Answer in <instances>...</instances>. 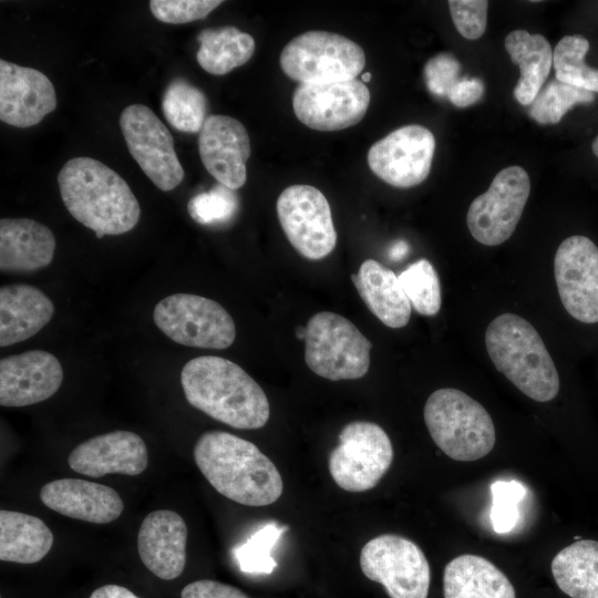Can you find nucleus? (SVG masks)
Instances as JSON below:
<instances>
[{
    "label": "nucleus",
    "instance_id": "4468645a",
    "mask_svg": "<svg viewBox=\"0 0 598 598\" xmlns=\"http://www.w3.org/2000/svg\"><path fill=\"white\" fill-rule=\"evenodd\" d=\"M554 274L566 311L584 323L598 322V247L586 236L574 235L557 248Z\"/></svg>",
    "mask_w": 598,
    "mask_h": 598
},
{
    "label": "nucleus",
    "instance_id": "0eeeda50",
    "mask_svg": "<svg viewBox=\"0 0 598 598\" xmlns=\"http://www.w3.org/2000/svg\"><path fill=\"white\" fill-rule=\"evenodd\" d=\"M365 54L352 40L328 31H308L293 38L280 54L283 73L300 84H324L355 79Z\"/></svg>",
    "mask_w": 598,
    "mask_h": 598
},
{
    "label": "nucleus",
    "instance_id": "dca6fc26",
    "mask_svg": "<svg viewBox=\"0 0 598 598\" xmlns=\"http://www.w3.org/2000/svg\"><path fill=\"white\" fill-rule=\"evenodd\" d=\"M370 92L352 79L324 84H299L292 95L297 118L317 131H339L359 123L367 113Z\"/></svg>",
    "mask_w": 598,
    "mask_h": 598
},
{
    "label": "nucleus",
    "instance_id": "39448f33",
    "mask_svg": "<svg viewBox=\"0 0 598 598\" xmlns=\"http://www.w3.org/2000/svg\"><path fill=\"white\" fill-rule=\"evenodd\" d=\"M423 415L433 442L452 460L476 461L495 445L489 413L463 391L453 388L434 391L425 402Z\"/></svg>",
    "mask_w": 598,
    "mask_h": 598
},
{
    "label": "nucleus",
    "instance_id": "5701e85b",
    "mask_svg": "<svg viewBox=\"0 0 598 598\" xmlns=\"http://www.w3.org/2000/svg\"><path fill=\"white\" fill-rule=\"evenodd\" d=\"M55 237L45 225L30 218L0 220V269L2 272H29L49 266L55 250Z\"/></svg>",
    "mask_w": 598,
    "mask_h": 598
},
{
    "label": "nucleus",
    "instance_id": "f3484780",
    "mask_svg": "<svg viewBox=\"0 0 598 598\" xmlns=\"http://www.w3.org/2000/svg\"><path fill=\"white\" fill-rule=\"evenodd\" d=\"M49 78L37 69L0 60V120L25 128L40 123L56 107Z\"/></svg>",
    "mask_w": 598,
    "mask_h": 598
},
{
    "label": "nucleus",
    "instance_id": "c85d7f7f",
    "mask_svg": "<svg viewBox=\"0 0 598 598\" xmlns=\"http://www.w3.org/2000/svg\"><path fill=\"white\" fill-rule=\"evenodd\" d=\"M559 589L571 598H598V542L580 539L563 548L551 561Z\"/></svg>",
    "mask_w": 598,
    "mask_h": 598
},
{
    "label": "nucleus",
    "instance_id": "a18cd8bd",
    "mask_svg": "<svg viewBox=\"0 0 598 598\" xmlns=\"http://www.w3.org/2000/svg\"><path fill=\"white\" fill-rule=\"evenodd\" d=\"M591 147H592L594 154L598 157V135H597V137L594 140L592 146H591Z\"/></svg>",
    "mask_w": 598,
    "mask_h": 598
},
{
    "label": "nucleus",
    "instance_id": "4be33fe9",
    "mask_svg": "<svg viewBox=\"0 0 598 598\" xmlns=\"http://www.w3.org/2000/svg\"><path fill=\"white\" fill-rule=\"evenodd\" d=\"M40 498L47 507L61 515L94 524L115 520L124 508L115 489L80 478L49 482L41 488Z\"/></svg>",
    "mask_w": 598,
    "mask_h": 598
},
{
    "label": "nucleus",
    "instance_id": "423d86ee",
    "mask_svg": "<svg viewBox=\"0 0 598 598\" xmlns=\"http://www.w3.org/2000/svg\"><path fill=\"white\" fill-rule=\"evenodd\" d=\"M371 348L355 324L338 313L318 312L307 323L305 361L321 378L331 381L362 378L370 367Z\"/></svg>",
    "mask_w": 598,
    "mask_h": 598
},
{
    "label": "nucleus",
    "instance_id": "49530a36",
    "mask_svg": "<svg viewBox=\"0 0 598 598\" xmlns=\"http://www.w3.org/2000/svg\"><path fill=\"white\" fill-rule=\"evenodd\" d=\"M370 80H371V73H364V74L361 75V81H362L363 83H367V82H369Z\"/></svg>",
    "mask_w": 598,
    "mask_h": 598
},
{
    "label": "nucleus",
    "instance_id": "2f4dec72",
    "mask_svg": "<svg viewBox=\"0 0 598 598\" xmlns=\"http://www.w3.org/2000/svg\"><path fill=\"white\" fill-rule=\"evenodd\" d=\"M588 50L589 42L586 38L578 34L566 35L553 51V65L558 81L598 93V69L585 63Z\"/></svg>",
    "mask_w": 598,
    "mask_h": 598
},
{
    "label": "nucleus",
    "instance_id": "412c9836",
    "mask_svg": "<svg viewBox=\"0 0 598 598\" xmlns=\"http://www.w3.org/2000/svg\"><path fill=\"white\" fill-rule=\"evenodd\" d=\"M187 526L169 509L151 512L137 534V550L144 566L155 576L172 580L182 575L186 564Z\"/></svg>",
    "mask_w": 598,
    "mask_h": 598
},
{
    "label": "nucleus",
    "instance_id": "79ce46f5",
    "mask_svg": "<svg viewBox=\"0 0 598 598\" xmlns=\"http://www.w3.org/2000/svg\"><path fill=\"white\" fill-rule=\"evenodd\" d=\"M484 83L477 78H462L451 89L447 97L457 107L470 106L484 94Z\"/></svg>",
    "mask_w": 598,
    "mask_h": 598
},
{
    "label": "nucleus",
    "instance_id": "37998d69",
    "mask_svg": "<svg viewBox=\"0 0 598 598\" xmlns=\"http://www.w3.org/2000/svg\"><path fill=\"white\" fill-rule=\"evenodd\" d=\"M90 598H140L127 588L120 585H104L95 589Z\"/></svg>",
    "mask_w": 598,
    "mask_h": 598
},
{
    "label": "nucleus",
    "instance_id": "f8f14e48",
    "mask_svg": "<svg viewBox=\"0 0 598 598\" xmlns=\"http://www.w3.org/2000/svg\"><path fill=\"white\" fill-rule=\"evenodd\" d=\"M530 193L527 172L517 165L502 169L488 189L470 205L466 223L478 243L497 246L514 233Z\"/></svg>",
    "mask_w": 598,
    "mask_h": 598
},
{
    "label": "nucleus",
    "instance_id": "4c0bfd02",
    "mask_svg": "<svg viewBox=\"0 0 598 598\" xmlns=\"http://www.w3.org/2000/svg\"><path fill=\"white\" fill-rule=\"evenodd\" d=\"M221 3L218 0H151L150 9L157 20L181 24L206 18Z\"/></svg>",
    "mask_w": 598,
    "mask_h": 598
},
{
    "label": "nucleus",
    "instance_id": "393cba45",
    "mask_svg": "<svg viewBox=\"0 0 598 598\" xmlns=\"http://www.w3.org/2000/svg\"><path fill=\"white\" fill-rule=\"evenodd\" d=\"M351 279L369 310L383 324L394 329L408 324L412 307L394 271L367 259Z\"/></svg>",
    "mask_w": 598,
    "mask_h": 598
},
{
    "label": "nucleus",
    "instance_id": "bb28decb",
    "mask_svg": "<svg viewBox=\"0 0 598 598\" xmlns=\"http://www.w3.org/2000/svg\"><path fill=\"white\" fill-rule=\"evenodd\" d=\"M505 49L513 63L520 70L514 89L515 99L522 105H529L548 78L553 65V50L542 34L526 30H515L505 38Z\"/></svg>",
    "mask_w": 598,
    "mask_h": 598
},
{
    "label": "nucleus",
    "instance_id": "f257e3e1",
    "mask_svg": "<svg viewBox=\"0 0 598 598\" xmlns=\"http://www.w3.org/2000/svg\"><path fill=\"white\" fill-rule=\"evenodd\" d=\"M194 460L208 483L223 496L247 506H267L282 494L281 475L254 443L223 431L204 433Z\"/></svg>",
    "mask_w": 598,
    "mask_h": 598
},
{
    "label": "nucleus",
    "instance_id": "9d476101",
    "mask_svg": "<svg viewBox=\"0 0 598 598\" xmlns=\"http://www.w3.org/2000/svg\"><path fill=\"white\" fill-rule=\"evenodd\" d=\"M361 570L377 581L390 598H427L431 570L422 549L396 534L369 540L360 553Z\"/></svg>",
    "mask_w": 598,
    "mask_h": 598
},
{
    "label": "nucleus",
    "instance_id": "f03ea898",
    "mask_svg": "<svg viewBox=\"0 0 598 598\" xmlns=\"http://www.w3.org/2000/svg\"><path fill=\"white\" fill-rule=\"evenodd\" d=\"M58 184L68 212L97 238L125 234L140 220L141 207L128 184L95 158L69 159L58 174Z\"/></svg>",
    "mask_w": 598,
    "mask_h": 598
},
{
    "label": "nucleus",
    "instance_id": "a19ab883",
    "mask_svg": "<svg viewBox=\"0 0 598 598\" xmlns=\"http://www.w3.org/2000/svg\"><path fill=\"white\" fill-rule=\"evenodd\" d=\"M181 598H249L238 588L216 580L202 579L186 585Z\"/></svg>",
    "mask_w": 598,
    "mask_h": 598
},
{
    "label": "nucleus",
    "instance_id": "7c9ffc66",
    "mask_svg": "<svg viewBox=\"0 0 598 598\" xmlns=\"http://www.w3.org/2000/svg\"><path fill=\"white\" fill-rule=\"evenodd\" d=\"M207 109L208 102L204 92L181 78L171 81L163 94V114L166 121L181 132H200L207 118Z\"/></svg>",
    "mask_w": 598,
    "mask_h": 598
},
{
    "label": "nucleus",
    "instance_id": "cd10ccee",
    "mask_svg": "<svg viewBox=\"0 0 598 598\" xmlns=\"http://www.w3.org/2000/svg\"><path fill=\"white\" fill-rule=\"evenodd\" d=\"M53 534L45 523L32 515L0 511V559L34 564L50 551Z\"/></svg>",
    "mask_w": 598,
    "mask_h": 598
},
{
    "label": "nucleus",
    "instance_id": "72a5a7b5",
    "mask_svg": "<svg viewBox=\"0 0 598 598\" xmlns=\"http://www.w3.org/2000/svg\"><path fill=\"white\" fill-rule=\"evenodd\" d=\"M594 100V93L555 79L540 89L530 104L529 115L539 124H556L574 105Z\"/></svg>",
    "mask_w": 598,
    "mask_h": 598
},
{
    "label": "nucleus",
    "instance_id": "f704fd0d",
    "mask_svg": "<svg viewBox=\"0 0 598 598\" xmlns=\"http://www.w3.org/2000/svg\"><path fill=\"white\" fill-rule=\"evenodd\" d=\"M287 525L270 522L259 528L251 537L235 549L239 568L244 573L268 575L277 567L271 551L280 538L288 530Z\"/></svg>",
    "mask_w": 598,
    "mask_h": 598
},
{
    "label": "nucleus",
    "instance_id": "473e14b6",
    "mask_svg": "<svg viewBox=\"0 0 598 598\" xmlns=\"http://www.w3.org/2000/svg\"><path fill=\"white\" fill-rule=\"evenodd\" d=\"M398 278L411 307L417 313L431 317L440 311L442 303L440 278L427 259L414 261Z\"/></svg>",
    "mask_w": 598,
    "mask_h": 598
},
{
    "label": "nucleus",
    "instance_id": "6e6552de",
    "mask_svg": "<svg viewBox=\"0 0 598 598\" xmlns=\"http://www.w3.org/2000/svg\"><path fill=\"white\" fill-rule=\"evenodd\" d=\"M156 327L176 343L226 349L236 338L231 316L217 301L192 293H174L154 307Z\"/></svg>",
    "mask_w": 598,
    "mask_h": 598
},
{
    "label": "nucleus",
    "instance_id": "2eb2a0df",
    "mask_svg": "<svg viewBox=\"0 0 598 598\" xmlns=\"http://www.w3.org/2000/svg\"><path fill=\"white\" fill-rule=\"evenodd\" d=\"M434 150L435 138L429 128L406 125L374 143L368 152V164L386 184L409 188L429 176Z\"/></svg>",
    "mask_w": 598,
    "mask_h": 598
},
{
    "label": "nucleus",
    "instance_id": "a211bd4d",
    "mask_svg": "<svg viewBox=\"0 0 598 598\" xmlns=\"http://www.w3.org/2000/svg\"><path fill=\"white\" fill-rule=\"evenodd\" d=\"M63 369L52 353L30 350L0 361V404L18 408L51 398L61 386Z\"/></svg>",
    "mask_w": 598,
    "mask_h": 598
},
{
    "label": "nucleus",
    "instance_id": "c9c22d12",
    "mask_svg": "<svg viewBox=\"0 0 598 598\" xmlns=\"http://www.w3.org/2000/svg\"><path fill=\"white\" fill-rule=\"evenodd\" d=\"M239 209L235 190L217 183L212 189L192 197L187 210L192 219L205 226H219L230 223Z\"/></svg>",
    "mask_w": 598,
    "mask_h": 598
},
{
    "label": "nucleus",
    "instance_id": "c756f323",
    "mask_svg": "<svg viewBox=\"0 0 598 598\" xmlns=\"http://www.w3.org/2000/svg\"><path fill=\"white\" fill-rule=\"evenodd\" d=\"M197 39V62L203 70L214 75L229 73L248 62L255 52L254 38L231 25L205 29Z\"/></svg>",
    "mask_w": 598,
    "mask_h": 598
},
{
    "label": "nucleus",
    "instance_id": "aec40b11",
    "mask_svg": "<svg viewBox=\"0 0 598 598\" xmlns=\"http://www.w3.org/2000/svg\"><path fill=\"white\" fill-rule=\"evenodd\" d=\"M76 473L91 477L106 474L135 476L148 464L144 440L131 431H113L80 443L68 457Z\"/></svg>",
    "mask_w": 598,
    "mask_h": 598
},
{
    "label": "nucleus",
    "instance_id": "e433bc0d",
    "mask_svg": "<svg viewBox=\"0 0 598 598\" xmlns=\"http://www.w3.org/2000/svg\"><path fill=\"white\" fill-rule=\"evenodd\" d=\"M492 507L489 518L498 534L511 532L519 519V503L526 488L517 481H496L491 485Z\"/></svg>",
    "mask_w": 598,
    "mask_h": 598
},
{
    "label": "nucleus",
    "instance_id": "58836bf2",
    "mask_svg": "<svg viewBox=\"0 0 598 598\" xmlns=\"http://www.w3.org/2000/svg\"><path fill=\"white\" fill-rule=\"evenodd\" d=\"M488 2L485 0H451L448 8L457 31L467 40L483 35L487 22Z\"/></svg>",
    "mask_w": 598,
    "mask_h": 598
},
{
    "label": "nucleus",
    "instance_id": "c03bdc74",
    "mask_svg": "<svg viewBox=\"0 0 598 598\" xmlns=\"http://www.w3.org/2000/svg\"><path fill=\"white\" fill-rule=\"evenodd\" d=\"M409 250V246L404 240H396L389 249V257L393 260L403 258Z\"/></svg>",
    "mask_w": 598,
    "mask_h": 598
},
{
    "label": "nucleus",
    "instance_id": "7ed1b4c3",
    "mask_svg": "<svg viewBox=\"0 0 598 598\" xmlns=\"http://www.w3.org/2000/svg\"><path fill=\"white\" fill-rule=\"evenodd\" d=\"M181 383L188 403L210 417L240 430L266 425L270 415L261 386L238 364L216 355L185 363Z\"/></svg>",
    "mask_w": 598,
    "mask_h": 598
},
{
    "label": "nucleus",
    "instance_id": "b1692460",
    "mask_svg": "<svg viewBox=\"0 0 598 598\" xmlns=\"http://www.w3.org/2000/svg\"><path fill=\"white\" fill-rule=\"evenodd\" d=\"M54 315L52 300L27 283L0 289V346L8 347L37 334Z\"/></svg>",
    "mask_w": 598,
    "mask_h": 598
},
{
    "label": "nucleus",
    "instance_id": "ddd939ff",
    "mask_svg": "<svg viewBox=\"0 0 598 598\" xmlns=\"http://www.w3.org/2000/svg\"><path fill=\"white\" fill-rule=\"evenodd\" d=\"M281 228L292 247L305 258L318 260L336 247L331 208L324 195L310 185H291L277 199Z\"/></svg>",
    "mask_w": 598,
    "mask_h": 598
},
{
    "label": "nucleus",
    "instance_id": "6ab92c4d",
    "mask_svg": "<svg viewBox=\"0 0 598 598\" xmlns=\"http://www.w3.org/2000/svg\"><path fill=\"white\" fill-rule=\"evenodd\" d=\"M198 152L206 171L220 184L236 190L247 178L250 140L245 126L227 115H209L198 137Z\"/></svg>",
    "mask_w": 598,
    "mask_h": 598
},
{
    "label": "nucleus",
    "instance_id": "a878e982",
    "mask_svg": "<svg viewBox=\"0 0 598 598\" xmlns=\"http://www.w3.org/2000/svg\"><path fill=\"white\" fill-rule=\"evenodd\" d=\"M444 598H516L507 576L488 559L464 554L448 561L443 574Z\"/></svg>",
    "mask_w": 598,
    "mask_h": 598
},
{
    "label": "nucleus",
    "instance_id": "9b49d317",
    "mask_svg": "<svg viewBox=\"0 0 598 598\" xmlns=\"http://www.w3.org/2000/svg\"><path fill=\"white\" fill-rule=\"evenodd\" d=\"M120 127L132 157L157 188L168 192L182 183L184 168L174 138L150 107L138 103L126 106Z\"/></svg>",
    "mask_w": 598,
    "mask_h": 598
},
{
    "label": "nucleus",
    "instance_id": "ea45409f",
    "mask_svg": "<svg viewBox=\"0 0 598 598\" xmlns=\"http://www.w3.org/2000/svg\"><path fill=\"white\" fill-rule=\"evenodd\" d=\"M461 64L450 53H440L424 65V80L429 91L436 96H447L453 85L460 80Z\"/></svg>",
    "mask_w": 598,
    "mask_h": 598
},
{
    "label": "nucleus",
    "instance_id": "20e7f679",
    "mask_svg": "<svg viewBox=\"0 0 598 598\" xmlns=\"http://www.w3.org/2000/svg\"><path fill=\"white\" fill-rule=\"evenodd\" d=\"M485 346L496 370L525 395L548 402L558 394L556 365L539 333L526 319L515 313L497 316L486 328Z\"/></svg>",
    "mask_w": 598,
    "mask_h": 598
},
{
    "label": "nucleus",
    "instance_id": "1a4fd4ad",
    "mask_svg": "<svg viewBox=\"0 0 598 598\" xmlns=\"http://www.w3.org/2000/svg\"><path fill=\"white\" fill-rule=\"evenodd\" d=\"M392 461L386 432L377 423L353 421L339 434V444L329 455V472L340 488L360 493L373 488Z\"/></svg>",
    "mask_w": 598,
    "mask_h": 598
}]
</instances>
